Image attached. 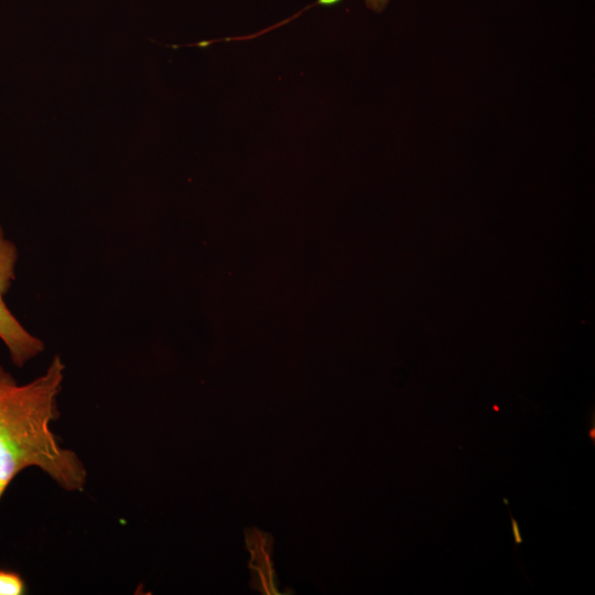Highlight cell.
Here are the masks:
<instances>
[{
    "label": "cell",
    "instance_id": "obj_1",
    "mask_svg": "<svg viewBox=\"0 0 595 595\" xmlns=\"http://www.w3.org/2000/svg\"><path fill=\"white\" fill-rule=\"evenodd\" d=\"M65 366L55 355L44 374L19 385L0 365V500L24 469L36 467L67 491H83L86 468L78 455L60 445L51 429Z\"/></svg>",
    "mask_w": 595,
    "mask_h": 595
},
{
    "label": "cell",
    "instance_id": "obj_2",
    "mask_svg": "<svg viewBox=\"0 0 595 595\" xmlns=\"http://www.w3.org/2000/svg\"><path fill=\"white\" fill-rule=\"evenodd\" d=\"M17 260V247L0 226V340L6 345L12 364L21 368L43 351L44 344L23 327L4 302L15 277Z\"/></svg>",
    "mask_w": 595,
    "mask_h": 595
},
{
    "label": "cell",
    "instance_id": "obj_3",
    "mask_svg": "<svg viewBox=\"0 0 595 595\" xmlns=\"http://www.w3.org/2000/svg\"><path fill=\"white\" fill-rule=\"evenodd\" d=\"M25 591V582L18 572L0 570V595H23Z\"/></svg>",
    "mask_w": 595,
    "mask_h": 595
},
{
    "label": "cell",
    "instance_id": "obj_4",
    "mask_svg": "<svg viewBox=\"0 0 595 595\" xmlns=\"http://www.w3.org/2000/svg\"><path fill=\"white\" fill-rule=\"evenodd\" d=\"M508 510H509V516H510V521H511V532H512L515 544L520 545L523 542V540H522L519 522L518 520L513 518L509 507H508Z\"/></svg>",
    "mask_w": 595,
    "mask_h": 595
},
{
    "label": "cell",
    "instance_id": "obj_5",
    "mask_svg": "<svg viewBox=\"0 0 595 595\" xmlns=\"http://www.w3.org/2000/svg\"><path fill=\"white\" fill-rule=\"evenodd\" d=\"M365 3L370 10L381 12L389 3V0H365Z\"/></svg>",
    "mask_w": 595,
    "mask_h": 595
},
{
    "label": "cell",
    "instance_id": "obj_6",
    "mask_svg": "<svg viewBox=\"0 0 595 595\" xmlns=\"http://www.w3.org/2000/svg\"><path fill=\"white\" fill-rule=\"evenodd\" d=\"M588 437L591 439V441L594 444L595 443V426H594V424H593L592 429H589V431H588Z\"/></svg>",
    "mask_w": 595,
    "mask_h": 595
}]
</instances>
